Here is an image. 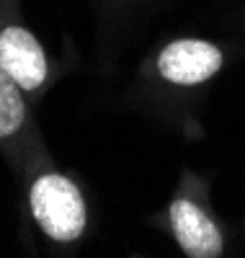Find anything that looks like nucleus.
I'll return each mask as SVG.
<instances>
[{
    "mask_svg": "<svg viewBox=\"0 0 245 258\" xmlns=\"http://www.w3.org/2000/svg\"><path fill=\"white\" fill-rule=\"evenodd\" d=\"M29 207L39 230L54 243H75L88 225L83 191L54 168H36L29 183Z\"/></svg>",
    "mask_w": 245,
    "mask_h": 258,
    "instance_id": "2",
    "label": "nucleus"
},
{
    "mask_svg": "<svg viewBox=\"0 0 245 258\" xmlns=\"http://www.w3.org/2000/svg\"><path fill=\"white\" fill-rule=\"evenodd\" d=\"M222 68H225V54L207 39H173L155 54L152 73L168 85L178 88H194L207 80H212Z\"/></svg>",
    "mask_w": 245,
    "mask_h": 258,
    "instance_id": "4",
    "label": "nucleus"
},
{
    "mask_svg": "<svg viewBox=\"0 0 245 258\" xmlns=\"http://www.w3.org/2000/svg\"><path fill=\"white\" fill-rule=\"evenodd\" d=\"M31 114L26 106V93L0 64V145L8 153L24 155V147L31 142Z\"/></svg>",
    "mask_w": 245,
    "mask_h": 258,
    "instance_id": "5",
    "label": "nucleus"
},
{
    "mask_svg": "<svg viewBox=\"0 0 245 258\" xmlns=\"http://www.w3.org/2000/svg\"><path fill=\"white\" fill-rule=\"evenodd\" d=\"M165 222L175 245L189 258H219L225 253V230L209 204L207 183L194 176L181 173L178 188L165 212Z\"/></svg>",
    "mask_w": 245,
    "mask_h": 258,
    "instance_id": "1",
    "label": "nucleus"
},
{
    "mask_svg": "<svg viewBox=\"0 0 245 258\" xmlns=\"http://www.w3.org/2000/svg\"><path fill=\"white\" fill-rule=\"evenodd\" d=\"M0 64L26 96H39L49 80V59L41 41L18 18L6 16V8H0Z\"/></svg>",
    "mask_w": 245,
    "mask_h": 258,
    "instance_id": "3",
    "label": "nucleus"
}]
</instances>
